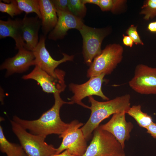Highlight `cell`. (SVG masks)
<instances>
[{
    "mask_svg": "<svg viewBox=\"0 0 156 156\" xmlns=\"http://www.w3.org/2000/svg\"><path fill=\"white\" fill-rule=\"evenodd\" d=\"M60 93L57 92L53 94L54 105L38 119L25 120L15 115L13 117V120L34 134L46 137L51 134L61 135L68 128L69 123H66L61 119L60 115V109L64 104H72L74 103L72 101H63L60 97Z\"/></svg>",
    "mask_w": 156,
    "mask_h": 156,
    "instance_id": "obj_1",
    "label": "cell"
},
{
    "mask_svg": "<svg viewBox=\"0 0 156 156\" xmlns=\"http://www.w3.org/2000/svg\"><path fill=\"white\" fill-rule=\"evenodd\" d=\"M88 98L91 104L90 108L91 114L88 121L81 128L86 139L90 136L92 132L105 119L115 113L124 112L126 114L131 107V96L129 94L104 102L98 101L92 96Z\"/></svg>",
    "mask_w": 156,
    "mask_h": 156,
    "instance_id": "obj_2",
    "label": "cell"
},
{
    "mask_svg": "<svg viewBox=\"0 0 156 156\" xmlns=\"http://www.w3.org/2000/svg\"><path fill=\"white\" fill-rule=\"evenodd\" d=\"M10 122L13 132L27 156H50L55 154L56 148L45 142L46 137L28 132L13 120Z\"/></svg>",
    "mask_w": 156,
    "mask_h": 156,
    "instance_id": "obj_3",
    "label": "cell"
},
{
    "mask_svg": "<svg viewBox=\"0 0 156 156\" xmlns=\"http://www.w3.org/2000/svg\"><path fill=\"white\" fill-rule=\"evenodd\" d=\"M82 156H126L124 149L112 134L99 127Z\"/></svg>",
    "mask_w": 156,
    "mask_h": 156,
    "instance_id": "obj_4",
    "label": "cell"
},
{
    "mask_svg": "<svg viewBox=\"0 0 156 156\" xmlns=\"http://www.w3.org/2000/svg\"><path fill=\"white\" fill-rule=\"evenodd\" d=\"M123 49L118 44L107 45L94 59L88 70L87 77H91L103 74H110L123 58Z\"/></svg>",
    "mask_w": 156,
    "mask_h": 156,
    "instance_id": "obj_5",
    "label": "cell"
},
{
    "mask_svg": "<svg viewBox=\"0 0 156 156\" xmlns=\"http://www.w3.org/2000/svg\"><path fill=\"white\" fill-rule=\"evenodd\" d=\"M83 39L82 53L85 62L90 65L92 60L99 55L104 38L109 34L108 28H97L84 24L79 30Z\"/></svg>",
    "mask_w": 156,
    "mask_h": 156,
    "instance_id": "obj_6",
    "label": "cell"
},
{
    "mask_svg": "<svg viewBox=\"0 0 156 156\" xmlns=\"http://www.w3.org/2000/svg\"><path fill=\"white\" fill-rule=\"evenodd\" d=\"M83 123L74 120L69 123L68 128L61 135L62 142L56 148V154H58L66 150H68L72 154L77 156H82L87 148L86 139L79 128Z\"/></svg>",
    "mask_w": 156,
    "mask_h": 156,
    "instance_id": "obj_7",
    "label": "cell"
},
{
    "mask_svg": "<svg viewBox=\"0 0 156 156\" xmlns=\"http://www.w3.org/2000/svg\"><path fill=\"white\" fill-rule=\"evenodd\" d=\"M46 36H41L37 46L33 51L35 57V66H38L52 77L57 78L62 70L56 69V68L61 63L72 61L74 57L73 55H69L63 53V57L61 59L59 60H54L46 47Z\"/></svg>",
    "mask_w": 156,
    "mask_h": 156,
    "instance_id": "obj_8",
    "label": "cell"
},
{
    "mask_svg": "<svg viewBox=\"0 0 156 156\" xmlns=\"http://www.w3.org/2000/svg\"><path fill=\"white\" fill-rule=\"evenodd\" d=\"M129 86L142 94H156V68L140 64L136 66Z\"/></svg>",
    "mask_w": 156,
    "mask_h": 156,
    "instance_id": "obj_9",
    "label": "cell"
},
{
    "mask_svg": "<svg viewBox=\"0 0 156 156\" xmlns=\"http://www.w3.org/2000/svg\"><path fill=\"white\" fill-rule=\"evenodd\" d=\"M105 75L103 74L91 77L87 81L82 84H70L69 85V89L74 94L70 100L74 103L89 109L90 107L81 101L87 96L95 95L100 97L104 100H108L109 98L104 94L101 88L103 78Z\"/></svg>",
    "mask_w": 156,
    "mask_h": 156,
    "instance_id": "obj_10",
    "label": "cell"
},
{
    "mask_svg": "<svg viewBox=\"0 0 156 156\" xmlns=\"http://www.w3.org/2000/svg\"><path fill=\"white\" fill-rule=\"evenodd\" d=\"M64 75L65 73L62 71L58 77H54L36 65L31 72L23 76L22 78L24 80H35L40 85L43 91L54 94L57 92H61L65 89Z\"/></svg>",
    "mask_w": 156,
    "mask_h": 156,
    "instance_id": "obj_11",
    "label": "cell"
},
{
    "mask_svg": "<svg viewBox=\"0 0 156 156\" xmlns=\"http://www.w3.org/2000/svg\"><path fill=\"white\" fill-rule=\"evenodd\" d=\"M126 114L124 112L114 114L108 122L99 127L114 136L124 149L125 142L130 138V133L133 127L131 122L126 121Z\"/></svg>",
    "mask_w": 156,
    "mask_h": 156,
    "instance_id": "obj_12",
    "label": "cell"
},
{
    "mask_svg": "<svg viewBox=\"0 0 156 156\" xmlns=\"http://www.w3.org/2000/svg\"><path fill=\"white\" fill-rule=\"evenodd\" d=\"M18 50L14 56L6 59L0 66L1 70H6V77L14 73L25 72L31 66L36 65L35 57L33 51L24 48Z\"/></svg>",
    "mask_w": 156,
    "mask_h": 156,
    "instance_id": "obj_13",
    "label": "cell"
},
{
    "mask_svg": "<svg viewBox=\"0 0 156 156\" xmlns=\"http://www.w3.org/2000/svg\"><path fill=\"white\" fill-rule=\"evenodd\" d=\"M58 21L53 29L48 35L50 40H56L64 38L68 31L71 29L78 30L84 24L82 20L76 16L69 10H56Z\"/></svg>",
    "mask_w": 156,
    "mask_h": 156,
    "instance_id": "obj_14",
    "label": "cell"
},
{
    "mask_svg": "<svg viewBox=\"0 0 156 156\" xmlns=\"http://www.w3.org/2000/svg\"><path fill=\"white\" fill-rule=\"evenodd\" d=\"M37 16L28 17L25 15L22 19V35L25 42L24 48L33 51L37 46L38 32L41 26V21Z\"/></svg>",
    "mask_w": 156,
    "mask_h": 156,
    "instance_id": "obj_15",
    "label": "cell"
},
{
    "mask_svg": "<svg viewBox=\"0 0 156 156\" xmlns=\"http://www.w3.org/2000/svg\"><path fill=\"white\" fill-rule=\"evenodd\" d=\"M10 37L14 40L16 49L24 48L25 42L22 31V19L8 18L5 21L0 20V38Z\"/></svg>",
    "mask_w": 156,
    "mask_h": 156,
    "instance_id": "obj_16",
    "label": "cell"
},
{
    "mask_svg": "<svg viewBox=\"0 0 156 156\" xmlns=\"http://www.w3.org/2000/svg\"><path fill=\"white\" fill-rule=\"evenodd\" d=\"M41 16V28L46 36L55 27L58 21L56 10L51 0H38Z\"/></svg>",
    "mask_w": 156,
    "mask_h": 156,
    "instance_id": "obj_17",
    "label": "cell"
},
{
    "mask_svg": "<svg viewBox=\"0 0 156 156\" xmlns=\"http://www.w3.org/2000/svg\"><path fill=\"white\" fill-rule=\"evenodd\" d=\"M0 150L7 156H27L21 145L11 143L5 138L0 125Z\"/></svg>",
    "mask_w": 156,
    "mask_h": 156,
    "instance_id": "obj_18",
    "label": "cell"
},
{
    "mask_svg": "<svg viewBox=\"0 0 156 156\" xmlns=\"http://www.w3.org/2000/svg\"><path fill=\"white\" fill-rule=\"evenodd\" d=\"M127 113L135 119L140 127L146 129L153 122L151 116L142 111L140 105L132 106Z\"/></svg>",
    "mask_w": 156,
    "mask_h": 156,
    "instance_id": "obj_19",
    "label": "cell"
},
{
    "mask_svg": "<svg viewBox=\"0 0 156 156\" xmlns=\"http://www.w3.org/2000/svg\"><path fill=\"white\" fill-rule=\"evenodd\" d=\"M19 9L26 14L35 13L41 19L38 0H16Z\"/></svg>",
    "mask_w": 156,
    "mask_h": 156,
    "instance_id": "obj_20",
    "label": "cell"
},
{
    "mask_svg": "<svg viewBox=\"0 0 156 156\" xmlns=\"http://www.w3.org/2000/svg\"><path fill=\"white\" fill-rule=\"evenodd\" d=\"M68 8L72 14L82 20L86 14L87 8L82 0H68Z\"/></svg>",
    "mask_w": 156,
    "mask_h": 156,
    "instance_id": "obj_21",
    "label": "cell"
},
{
    "mask_svg": "<svg viewBox=\"0 0 156 156\" xmlns=\"http://www.w3.org/2000/svg\"><path fill=\"white\" fill-rule=\"evenodd\" d=\"M0 1V11L9 14L11 17L21 14L23 12L18 8L16 0Z\"/></svg>",
    "mask_w": 156,
    "mask_h": 156,
    "instance_id": "obj_22",
    "label": "cell"
},
{
    "mask_svg": "<svg viewBox=\"0 0 156 156\" xmlns=\"http://www.w3.org/2000/svg\"><path fill=\"white\" fill-rule=\"evenodd\" d=\"M141 14L144 15L146 20L152 19L156 16V0H147L142 7Z\"/></svg>",
    "mask_w": 156,
    "mask_h": 156,
    "instance_id": "obj_23",
    "label": "cell"
},
{
    "mask_svg": "<svg viewBox=\"0 0 156 156\" xmlns=\"http://www.w3.org/2000/svg\"><path fill=\"white\" fill-rule=\"evenodd\" d=\"M123 0H99L98 6L103 11H111L114 12L124 3Z\"/></svg>",
    "mask_w": 156,
    "mask_h": 156,
    "instance_id": "obj_24",
    "label": "cell"
},
{
    "mask_svg": "<svg viewBox=\"0 0 156 156\" xmlns=\"http://www.w3.org/2000/svg\"><path fill=\"white\" fill-rule=\"evenodd\" d=\"M137 28V27L134 25H131L126 30V33L131 38L135 44H139L143 45L144 43L138 33Z\"/></svg>",
    "mask_w": 156,
    "mask_h": 156,
    "instance_id": "obj_25",
    "label": "cell"
},
{
    "mask_svg": "<svg viewBox=\"0 0 156 156\" xmlns=\"http://www.w3.org/2000/svg\"><path fill=\"white\" fill-rule=\"evenodd\" d=\"M51 1L56 10H69L68 8V0H52Z\"/></svg>",
    "mask_w": 156,
    "mask_h": 156,
    "instance_id": "obj_26",
    "label": "cell"
},
{
    "mask_svg": "<svg viewBox=\"0 0 156 156\" xmlns=\"http://www.w3.org/2000/svg\"><path fill=\"white\" fill-rule=\"evenodd\" d=\"M147 132L154 138L156 139V123L153 122L146 128Z\"/></svg>",
    "mask_w": 156,
    "mask_h": 156,
    "instance_id": "obj_27",
    "label": "cell"
},
{
    "mask_svg": "<svg viewBox=\"0 0 156 156\" xmlns=\"http://www.w3.org/2000/svg\"><path fill=\"white\" fill-rule=\"evenodd\" d=\"M123 42L125 45L130 47H132L133 42L130 37L128 36L123 35Z\"/></svg>",
    "mask_w": 156,
    "mask_h": 156,
    "instance_id": "obj_28",
    "label": "cell"
},
{
    "mask_svg": "<svg viewBox=\"0 0 156 156\" xmlns=\"http://www.w3.org/2000/svg\"><path fill=\"white\" fill-rule=\"evenodd\" d=\"M147 29L152 33H156V21L150 23L147 26Z\"/></svg>",
    "mask_w": 156,
    "mask_h": 156,
    "instance_id": "obj_29",
    "label": "cell"
},
{
    "mask_svg": "<svg viewBox=\"0 0 156 156\" xmlns=\"http://www.w3.org/2000/svg\"><path fill=\"white\" fill-rule=\"evenodd\" d=\"M50 156H77L75 155L71 154L69 151L66 149L63 152H62L58 154H53Z\"/></svg>",
    "mask_w": 156,
    "mask_h": 156,
    "instance_id": "obj_30",
    "label": "cell"
},
{
    "mask_svg": "<svg viewBox=\"0 0 156 156\" xmlns=\"http://www.w3.org/2000/svg\"><path fill=\"white\" fill-rule=\"evenodd\" d=\"M83 3L85 4L86 3L94 4L97 5H99V0H82Z\"/></svg>",
    "mask_w": 156,
    "mask_h": 156,
    "instance_id": "obj_31",
    "label": "cell"
},
{
    "mask_svg": "<svg viewBox=\"0 0 156 156\" xmlns=\"http://www.w3.org/2000/svg\"><path fill=\"white\" fill-rule=\"evenodd\" d=\"M0 90L1 92V94L0 95V101L2 104H3V98L4 97V94L2 89H1Z\"/></svg>",
    "mask_w": 156,
    "mask_h": 156,
    "instance_id": "obj_32",
    "label": "cell"
}]
</instances>
